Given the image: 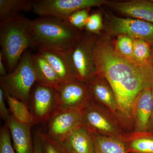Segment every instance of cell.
<instances>
[{"mask_svg":"<svg viewBox=\"0 0 153 153\" xmlns=\"http://www.w3.org/2000/svg\"><path fill=\"white\" fill-rule=\"evenodd\" d=\"M33 153H44L43 142L40 132L36 133L34 137Z\"/></svg>","mask_w":153,"mask_h":153,"instance_id":"cell-30","label":"cell"},{"mask_svg":"<svg viewBox=\"0 0 153 153\" xmlns=\"http://www.w3.org/2000/svg\"><path fill=\"white\" fill-rule=\"evenodd\" d=\"M30 99L36 123L49 120L57 109L55 90L47 85L36 82L31 91Z\"/></svg>","mask_w":153,"mask_h":153,"instance_id":"cell-11","label":"cell"},{"mask_svg":"<svg viewBox=\"0 0 153 153\" xmlns=\"http://www.w3.org/2000/svg\"><path fill=\"white\" fill-rule=\"evenodd\" d=\"M128 153H153V133H134L125 135Z\"/></svg>","mask_w":153,"mask_h":153,"instance_id":"cell-19","label":"cell"},{"mask_svg":"<svg viewBox=\"0 0 153 153\" xmlns=\"http://www.w3.org/2000/svg\"><path fill=\"white\" fill-rule=\"evenodd\" d=\"M83 125L92 134L121 139L125 135L115 116L93 101L82 109Z\"/></svg>","mask_w":153,"mask_h":153,"instance_id":"cell-6","label":"cell"},{"mask_svg":"<svg viewBox=\"0 0 153 153\" xmlns=\"http://www.w3.org/2000/svg\"><path fill=\"white\" fill-rule=\"evenodd\" d=\"M4 96L11 115L16 120L20 123L31 126L36 123L34 116L29 110L27 103L6 92H4Z\"/></svg>","mask_w":153,"mask_h":153,"instance_id":"cell-20","label":"cell"},{"mask_svg":"<svg viewBox=\"0 0 153 153\" xmlns=\"http://www.w3.org/2000/svg\"><path fill=\"white\" fill-rule=\"evenodd\" d=\"M32 57L38 78L37 82L57 89L60 85V80L50 63L38 53L33 54Z\"/></svg>","mask_w":153,"mask_h":153,"instance_id":"cell-18","label":"cell"},{"mask_svg":"<svg viewBox=\"0 0 153 153\" xmlns=\"http://www.w3.org/2000/svg\"><path fill=\"white\" fill-rule=\"evenodd\" d=\"M133 60L141 65L152 63L150 45L145 40L134 38Z\"/></svg>","mask_w":153,"mask_h":153,"instance_id":"cell-23","label":"cell"},{"mask_svg":"<svg viewBox=\"0 0 153 153\" xmlns=\"http://www.w3.org/2000/svg\"><path fill=\"white\" fill-rule=\"evenodd\" d=\"M4 92L1 88H0V116L2 119L7 121L11 116L10 109L6 106L5 101Z\"/></svg>","mask_w":153,"mask_h":153,"instance_id":"cell-29","label":"cell"},{"mask_svg":"<svg viewBox=\"0 0 153 153\" xmlns=\"http://www.w3.org/2000/svg\"><path fill=\"white\" fill-rule=\"evenodd\" d=\"M48 121L47 134L62 143L73 131L83 125L82 109L57 108Z\"/></svg>","mask_w":153,"mask_h":153,"instance_id":"cell-9","label":"cell"},{"mask_svg":"<svg viewBox=\"0 0 153 153\" xmlns=\"http://www.w3.org/2000/svg\"><path fill=\"white\" fill-rule=\"evenodd\" d=\"M150 45L151 48V60L153 65V43Z\"/></svg>","mask_w":153,"mask_h":153,"instance_id":"cell-33","label":"cell"},{"mask_svg":"<svg viewBox=\"0 0 153 153\" xmlns=\"http://www.w3.org/2000/svg\"><path fill=\"white\" fill-rule=\"evenodd\" d=\"M38 53L44 57L54 68L60 79V84L77 79L66 59L65 52L41 49L38 50Z\"/></svg>","mask_w":153,"mask_h":153,"instance_id":"cell-17","label":"cell"},{"mask_svg":"<svg viewBox=\"0 0 153 153\" xmlns=\"http://www.w3.org/2000/svg\"><path fill=\"white\" fill-rule=\"evenodd\" d=\"M116 37L115 42H113L115 52L123 58L134 61L132 56L134 38L124 35H119Z\"/></svg>","mask_w":153,"mask_h":153,"instance_id":"cell-24","label":"cell"},{"mask_svg":"<svg viewBox=\"0 0 153 153\" xmlns=\"http://www.w3.org/2000/svg\"><path fill=\"white\" fill-rule=\"evenodd\" d=\"M62 144L67 153H94L93 135L83 125L73 131Z\"/></svg>","mask_w":153,"mask_h":153,"instance_id":"cell-16","label":"cell"},{"mask_svg":"<svg viewBox=\"0 0 153 153\" xmlns=\"http://www.w3.org/2000/svg\"><path fill=\"white\" fill-rule=\"evenodd\" d=\"M92 101L86 83L78 79L61 83L55 90L57 108L82 109Z\"/></svg>","mask_w":153,"mask_h":153,"instance_id":"cell-10","label":"cell"},{"mask_svg":"<svg viewBox=\"0 0 153 153\" xmlns=\"http://www.w3.org/2000/svg\"><path fill=\"white\" fill-rule=\"evenodd\" d=\"M92 134L94 140V153H128L123 140Z\"/></svg>","mask_w":153,"mask_h":153,"instance_id":"cell-21","label":"cell"},{"mask_svg":"<svg viewBox=\"0 0 153 153\" xmlns=\"http://www.w3.org/2000/svg\"><path fill=\"white\" fill-rule=\"evenodd\" d=\"M30 30L35 47L38 50L63 52L72 48L84 34L66 21L51 17L30 20Z\"/></svg>","mask_w":153,"mask_h":153,"instance_id":"cell-2","label":"cell"},{"mask_svg":"<svg viewBox=\"0 0 153 153\" xmlns=\"http://www.w3.org/2000/svg\"><path fill=\"white\" fill-rule=\"evenodd\" d=\"M90 8H88L81 9L74 12L68 17L66 21L74 28L81 31L85 27V24L90 16Z\"/></svg>","mask_w":153,"mask_h":153,"instance_id":"cell-25","label":"cell"},{"mask_svg":"<svg viewBox=\"0 0 153 153\" xmlns=\"http://www.w3.org/2000/svg\"><path fill=\"white\" fill-rule=\"evenodd\" d=\"M0 153H16L12 146L10 133L7 126L0 131Z\"/></svg>","mask_w":153,"mask_h":153,"instance_id":"cell-28","label":"cell"},{"mask_svg":"<svg viewBox=\"0 0 153 153\" xmlns=\"http://www.w3.org/2000/svg\"><path fill=\"white\" fill-rule=\"evenodd\" d=\"M93 57L97 74L107 79L114 92L118 120L128 126L134 123L140 94L153 87L152 63L141 65L122 57L115 51L111 37L105 33L95 35Z\"/></svg>","mask_w":153,"mask_h":153,"instance_id":"cell-1","label":"cell"},{"mask_svg":"<svg viewBox=\"0 0 153 153\" xmlns=\"http://www.w3.org/2000/svg\"><path fill=\"white\" fill-rule=\"evenodd\" d=\"M105 4L123 15L153 24V2L152 0L106 1Z\"/></svg>","mask_w":153,"mask_h":153,"instance_id":"cell-13","label":"cell"},{"mask_svg":"<svg viewBox=\"0 0 153 153\" xmlns=\"http://www.w3.org/2000/svg\"><path fill=\"white\" fill-rule=\"evenodd\" d=\"M44 153H67L62 143L49 137L47 134L41 133Z\"/></svg>","mask_w":153,"mask_h":153,"instance_id":"cell-27","label":"cell"},{"mask_svg":"<svg viewBox=\"0 0 153 153\" xmlns=\"http://www.w3.org/2000/svg\"><path fill=\"white\" fill-rule=\"evenodd\" d=\"M87 33L99 35L104 29L102 16L100 13H95L89 16L85 26Z\"/></svg>","mask_w":153,"mask_h":153,"instance_id":"cell-26","label":"cell"},{"mask_svg":"<svg viewBox=\"0 0 153 153\" xmlns=\"http://www.w3.org/2000/svg\"><path fill=\"white\" fill-rule=\"evenodd\" d=\"M85 83L92 101L106 108L117 118V102L112 87L107 79L96 74Z\"/></svg>","mask_w":153,"mask_h":153,"instance_id":"cell-12","label":"cell"},{"mask_svg":"<svg viewBox=\"0 0 153 153\" xmlns=\"http://www.w3.org/2000/svg\"><path fill=\"white\" fill-rule=\"evenodd\" d=\"M151 89L147 88L142 91L137 99L134 113V133L149 131L153 111Z\"/></svg>","mask_w":153,"mask_h":153,"instance_id":"cell-14","label":"cell"},{"mask_svg":"<svg viewBox=\"0 0 153 153\" xmlns=\"http://www.w3.org/2000/svg\"><path fill=\"white\" fill-rule=\"evenodd\" d=\"M32 53L26 51L15 69L0 77L1 87L8 93L28 104L33 85L38 78L33 65Z\"/></svg>","mask_w":153,"mask_h":153,"instance_id":"cell-4","label":"cell"},{"mask_svg":"<svg viewBox=\"0 0 153 153\" xmlns=\"http://www.w3.org/2000/svg\"><path fill=\"white\" fill-rule=\"evenodd\" d=\"M10 131L13 148L16 153H33V142L31 137L32 126L20 123L12 115L6 121Z\"/></svg>","mask_w":153,"mask_h":153,"instance_id":"cell-15","label":"cell"},{"mask_svg":"<svg viewBox=\"0 0 153 153\" xmlns=\"http://www.w3.org/2000/svg\"><path fill=\"white\" fill-rule=\"evenodd\" d=\"M30 20L18 14L0 22V54L9 73L15 69L27 49L36 47L30 30Z\"/></svg>","mask_w":153,"mask_h":153,"instance_id":"cell-3","label":"cell"},{"mask_svg":"<svg viewBox=\"0 0 153 153\" xmlns=\"http://www.w3.org/2000/svg\"><path fill=\"white\" fill-rule=\"evenodd\" d=\"M152 99L153 102V111L149 124V132H153V87L152 88Z\"/></svg>","mask_w":153,"mask_h":153,"instance_id":"cell-32","label":"cell"},{"mask_svg":"<svg viewBox=\"0 0 153 153\" xmlns=\"http://www.w3.org/2000/svg\"><path fill=\"white\" fill-rule=\"evenodd\" d=\"M95 35L86 33L65 55L76 79L86 82L95 76L97 70L93 60Z\"/></svg>","mask_w":153,"mask_h":153,"instance_id":"cell-5","label":"cell"},{"mask_svg":"<svg viewBox=\"0 0 153 153\" xmlns=\"http://www.w3.org/2000/svg\"><path fill=\"white\" fill-rule=\"evenodd\" d=\"M105 34L108 36L124 35L140 38L150 44L153 43V24L134 19L116 16L111 13L105 14Z\"/></svg>","mask_w":153,"mask_h":153,"instance_id":"cell-8","label":"cell"},{"mask_svg":"<svg viewBox=\"0 0 153 153\" xmlns=\"http://www.w3.org/2000/svg\"><path fill=\"white\" fill-rule=\"evenodd\" d=\"M105 0H35L33 11L40 17H51L66 21L74 12L81 9L100 7Z\"/></svg>","mask_w":153,"mask_h":153,"instance_id":"cell-7","label":"cell"},{"mask_svg":"<svg viewBox=\"0 0 153 153\" xmlns=\"http://www.w3.org/2000/svg\"><path fill=\"white\" fill-rule=\"evenodd\" d=\"M4 65L3 63V59L2 55L0 54V74L1 76H4L7 75Z\"/></svg>","mask_w":153,"mask_h":153,"instance_id":"cell-31","label":"cell"},{"mask_svg":"<svg viewBox=\"0 0 153 153\" xmlns=\"http://www.w3.org/2000/svg\"><path fill=\"white\" fill-rule=\"evenodd\" d=\"M32 0H0V22L21 12L33 11Z\"/></svg>","mask_w":153,"mask_h":153,"instance_id":"cell-22","label":"cell"}]
</instances>
